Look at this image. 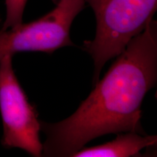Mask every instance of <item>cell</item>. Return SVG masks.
I'll list each match as a JSON object with an SVG mask.
<instances>
[{
    "mask_svg": "<svg viewBox=\"0 0 157 157\" xmlns=\"http://www.w3.org/2000/svg\"><path fill=\"white\" fill-rule=\"evenodd\" d=\"M157 81V22L153 18L117 56L77 110L56 123L40 121L42 156H73L93 139L111 133L146 135L141 105Z\"/></svg>",
    "mask_w": 157,
    "mask_h": 157,
    "instance_id": "1",
    "label": "cell"
},
{
    "mask_svg": "<svg viewBox=\"0 0 157 157\" xmlns=\"http://www.w3.org/2000/svg\"><path fill=\"white\" fill-rule=\"evenodd\" d=\"M95 13V36L84 42L94 61L93 82L105 63L119 56L153 19L157 0H84Z\"/></svg>",
    "mask_w": 157,
    "mask_h": 157,
    "instance_id": "2",
    "label": "cell"
},
{
    "mask_svg": "<svg viewBox=\"0 0 157 157\" xmlns=\"http://www.w3.org/2000/svg\"><path fill=\"white\" fill-rule=\"evenodd\" d=\"M0 113L4 148H19L33 156H42L38 113L17 80L12 56L0 60Z\"/></svg>",
    "mask_w": 157,
    "mask_h": 157,
    "instance_id": "3",
    "label": "cell"
},
{
    "mask_svg": "<svg viewBox=\"0 0 157 157\" xmlns=\"http://www.w3.org/2000/svg\"><path fill=\"white\" fill-rule=\"evenodd\" d=\"M56 7L40 18L0 31V60L17 52L52 53L73 46L70 29L74 20L85 7L84 0H59Z\"/></svg>",
    "mask_w": 157,
    "mask_h": 157,
    "instance_id": "4",
    "label": "cell"
},
{
    "mask_svg": "<svg viewBox=\"0 0 157 157\" xmlns=\"http://www.w3.org/2000/svg\"><path fill=\"white\" fill-rule=\"evenodd\" d=\"M156 135L127 132L118 135L114 140L100 146L85 148L75 153L74 157H129L141 156L140 151L156 146Z\"/></svg>",
    "mask_w": 157,
    "mask_h": 157,
    "instance_id": "5",
    "label": "cell"
},
{
    "mask_svg": "<svg viewBox=\"0 0 157 157\" xmlns=\"http://www.w3.org/2000/svg\"><path fill=\"white\" fill-rule=\"evenodd\" d=\"M28 0H5L6 17L0 31L13 28L23 23V15Z\"/></svg>",
    "mask_w": 157,
    "mask_h": 157,
    "instance_id": "6",
    "label": "cell"
},
{
    "mask_svg": "<svg viewBox=\"0 0 157 157\" xmlns=\"http://www.w3.org/2000/svg\"><path fill=\"white\" fill-rule=\"evenodd\" d=\"M53 1H54V2L56 4V3H57V2H58L59 1V0H53Z\"/></svg>",
    "mask_w": 157,
    "mask_h": 157,
    "instance_id": "7",
    "label": "cell"
}]
</instances>
